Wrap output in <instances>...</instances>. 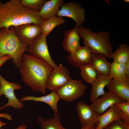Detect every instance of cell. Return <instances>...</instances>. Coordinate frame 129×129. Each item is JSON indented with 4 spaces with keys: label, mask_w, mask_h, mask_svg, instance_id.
Masks as SVG:
<instances>
[{
    "label": "cell",
    "mask_w": 129,
    "mask_h": 129,
    "mask_svg": "<svg viewBox=\"0 0 129 129\" xmlns=\"http://www.w3.org/2000/svg\"><path fill=\"white\" fill-rule=\"evenodd\" d=\"M113 61L117 63L125 64L129 60V46L126 44H120L112 57Z\"/></svg>",
    "instance_id": "cell-23"
},
{
    "label": "cell",
    "mask_w": 129,
    "mask_h": 129,
    "mask_svg": "<svg viewBox=\"0 0 129 129\" xmlns=\"http://www.w3.org/2000/svg\"><path fill=\"white\" fill-rule=\"evenodd\" d=\"M11 58L10 55H6L0 58V67H1L7 61L10 60Z\"/></svg>",
    "instance_id": "cell-29"
},
{
    "label": "cell",
    "mask_w": 129,
    "mask_h": 129,
    "mask_svg": "<svg viewBox=\"0 0 129 129\" xmlns=\"http://www.w3.org/2000/svg\"><path fill=\"white\" fill-rule=\"evenodd\" d=\"M57 16L63 17H70L75 22V26H82L85 19V10L81 5L75 2L64 3L61 6Z\"/></svg>",
    "instance_id": "cell-9"
},
{
    "label": "cell",
    "mask_w": 129,
    "mask_h": 129,
    "mask_svg": "<svg viewBox=\"0 0 129 129\" xmlns=\"http://www.w3.org/2000/svg\"><path fill=\"white\" fill-rule=\"evenodd\" d=\"M125 65V74L127 77L129 78V60L126 63Z\"/></svg>",
    "instance_id": "cell-31"
},
{
    "label": "cell",
    "mask_w": 129,
    "mask_h": 129,
    "mask_svg": "<svg viewBox=\"0 0 129 129\" xmlns=\"http://www.w3.org/2000/svg\"><path fill=\"white\" fill-rule=\"evenodd\" d=\"M46 0H21L20 1L24 6L39 12Z\"/></svg>",
    "instance_id": "cell-26"
},
{
    "label": "cell",
    "mask_w": 129,
    "mask_h": 129,
    "mask_svg": "<svg viewBox=\"0 0 129 129\" xmlns=\"http://www.w3.org/2000/svg\"><path fill=\"white\" fill-rule=\"evenodd\" d=\"M125 101L108 91L91 103L90 105L96 112L100 115L115 104Z\"/></svg>",
    "instance_id": "cell-12"
},
{
    "label": "cell",
    "mask_w": 129,
    "mask_h": 129,
    "mask_svg": "<svg viewBox=\"0 0 129 129\" xmlns=\"http://www.w3.org/2000/svg\"><path fill=\"white\" fill-rule=\"evenodd\" d=\"M80 68L82 78L88 83L91 84L99 75L97 71L90 64L84 65Z\"/></svg>",
    "instance_id": "cell-24"
},
{
    "label": "cell",
    "mask_w": 129,
    "mask_h": 129,
    "mask_svg": "<svg viewBox=\"0 0 129 129\" xmlns=\"http://www.w3.org/2000/svg\"><path fill=\"white\" fill-rule=\"evenodd\" d=\"M13 27L15 32L21 41L28 45L42 34L40 26L34 24H27Z\"/></svg>",
    "instance_id": "cell-11"
},
{
    "label": "cell",
    "mask_w": 129,
    "mask_h": 129,
    "mask_svg": "<svg viewBox=\"0 0 129 129\" xmlns=\"http://www.w3.org/2000/svg\"><path fill=\"white\" fill-rule=\"evenodd\" d=\"M92 52L87 46L81 47L74 52L66 56L68 61L74 67L80 68L81 66L90 64Z\"/></svg>",
    "instance_id": "cell-13"
},
{
    "label": "cell",
    "mask_w": 129,
    "mask_h": 129,
    "mask_svg": "<svg viewBox=\"0 0 129 129\" xmlns=\"http://www.w3.org/2000/svg\"><path fill=\"white\" fill-rule=\"evenodd\" d=\"M70 78L69 71L60 64L51 70L47 81L46 88L55 91L67 84Z\"/></svg>",
    "instance_id": "cell-8"
},
{
    "label": "cell",
    "mask_w": 129,
    "mask_h": 129,
    "mask_svg": "<svg viewBox=\"0 0 129 129\" xmlns=\"http://www.w3.org/2000/svg\"><path fill=\"white\" fill-rule=\"evenodd\" d=\"M61 117L57 113H54L53 117L45 119L39 115L37 118L40 129H66L62 125Z\"/></svg>",
    "instance_id": "cell-21"
},
{
    "label": "cell",
    "mask_w": 129,
    "mask_h": 129,
    "mask_svg": "<svg viewBox=\"0 0 129 129\" xmlns=\"http://www.w3.org/2000/svg\"><path fill=\"white\" fill-rule=\"evenodd\" d=\"M124 1L126 3H129V0H124Z\"/></svg>",
    "instance_id": "cell-35"
},
{
    "label": "cell",
    "mask_w": 129,
    "mask_h": 129,
    "mask_svg": "<svg viewBox=\"0 0 129 129\" xmlns=\"http://www.w3.org/2000/svg\"><path fill=\"white\" fill-rule=\"evenodd\" d=\"M115 105L121 111V119L125 125L129 127V102L117 103Z\"/></svg>",
    "instance_id": "cell-27"
},
{
    "label": "cell",
    "mask_w": 129,
    "mask_h": 129,
    "mask_svg": "<svg viewBox=\"0 0 129 129\" xmlns=\"http://www.w3.org/2000/svg\"><path fill=\"white\" fill-rule=\"evenodd\" d=\"M106 87L109 91L122 99L129 102V79H112Z\"/></svg>",
    "instance_id": "cell-14"
},
{
    "label": "cell",
    "mask_w": 129,
    "mask_h": 129,
    "mask_svg": "<svg viewBox=\"0 0 129 129\" xmlns=\"http://www.w3.org/2000/svg\"><path fill=\"white\" fill-rule=\"evenodd\" d=\"M87 87L82 80L70 78L67 84L55 91L60 99L70 102L84 96Z\"/></svg>",
    "instance_id": "cell-5"
},
{
    "label": "cell",
    "mask_w": 129,
    "mask_h": 129,
    "mask_svg": "<svg viewBox=\"0 0 129 129\" xmlns=\"http://www.w3.org/2000/svg\"><path fill=\"white\" fill-rule=\"evenodd\" d=\"M0 117L4 118L9 121L12 119V116L7 113H0Z\"/></svg>",
    "instance_id": "cell-30"
},
{
    "label": "cell",
    "mask_w": 129,
    "mask_h": 129,
    "mask_svg": "<svg viewBox=\"0 0 129 129\" xmlns=\"http://www.w3.org/2000/svg\"><path fill=\"white\" fill-rule=\"evenodd\" d=\"M42 21L38 12L24 6L20 0H11L0 7V29L27 24L40 26Z\"/></svg>",
    "instance_id": "cell-2"
},
{
    "label": "cell",
    "mask_w": 129,
    "mask_h": 129,
    "mask_svg": "<svg viewBox=\"0 0 129 129\" xmlns=\"http://www.w3.org/2000/svg\"><path fill=\"white\" fill-rule=\"evenodd\" d=\"M65 22L63 17L56 16L43 21L39 26L42 34L46 37L55 27Z\"/></svg>",
    "instance_id": "cell-22"
},
{
    "label": "cell",
    "mask_w": 129,
    "mask_h": 129,
    "mask_svg": "<svg viewBox=\"0 0 129 129\" xmlns=\"http://www.w3.org/2000/svg\"><path fill=\"white\" fill-rule=\"evenodd\" d=\"M125 64L113 62L111 63L109 75L112 79L126 80L129 78L126 76Z\"/></svg>",
    "instance_id": "cell-25"
},
{
    "label": "cell",
    "mask_w": 129,
    "mask_h": 129,
    "mask_svg": "<svg viewBox=\"0 0 129 129\" xmlns=\"http://www.w3.org/2000/svg\"><path fill=\"white\" fill-rule=\"evenodd\" d=\"M96 126L88 127L84 128H81V129H95Z\"/></svg>",
    "instance_id": "cell-34"
},
{
    "label": "cell",
    "mask_w": 129,
    "mask_h": 129,
    "mask_svg": "<svg viewBox=\"0 0 129 129\" xmlns=\"http://www.w3.org/2000/svg\"><path fill=\"white\" fill-rule=\"evenodd\" d=\"M106 56L102 54L92 53L90 64L96 69L99 74L109 75L111 63Z\"/></svg>",
    "instance_id": "cell-19"
},
{
    "label": "cell",
    "mask_w": 129,
    "mask_h": 129,
    "mask_svg": "<svg viewBox=\"0 0 129 129\" xmlns=\"http://www.w3.org/2000/svg\"><path fill=\"white\" fill-rule=\"evenodd\" d=\"M28 46L21 41L13 27L0 29V58L10 55L16 68H19L22 56Z\"/></svg>",
    "instance_id": "cell-3"
},
{
    "label": "cell",
    "mask_w": 129,
    "mask_h": 129,
    "mask_svg": "<svg viewBox=\"0 0 129 129\" xmlns=\"http://www.w3.org/2000/svg\"><path fill=\"white\" fill-rule=\"evenodd\" d=\"M75 27L83 39L85 45L90 48L92 53L102 54L107 58L112 59L113 52L110 39V32L102 31L95 32L82 26Z\"/></svg>",
    "instance_id": "cell-4"
},
{
    "label": "cell",
    "mask_w": 129,
    "mask_h": 129,
    "mask_svg": "<svg viewBox=\"0 0 129 129\" xmlns=\"http://www.w3.org/2000/svg\"><path fill=\"white\" fill-rule=\"evenodd\" d=\"M52 68L45 61L24 54L19 70L24 84L33 91L45 95L47 81Z\"/></svg>",
    "instance_id": "cell-1"
},
{
    "label": "cell",
    "mask_w": 129,
    "mask_h": 129,
    "mask_svg": "<svg viewBox=\"0 0 129 129\" xmlns=\"http://www.w3.org/2000/svg\"><path fill=\"white\" fill-rule=\"evenodd\" d=\"M76 110L81 128L96 126L99 115L91 106L80 101L76 105Z\"/></svg>",
    "instance_id": "cell-10"
},
{
    "label": "cell",
    "mask_w": 129,
    "mask_h": 129,
    "mask_svg": "<svg viewBox=\"0 0 129 129\" xmlns=\"http://www.w3.org/2000/svg\"><path fill=\"white\" fill-rule=\"evenodd\" d=\"M27 126L26 125L24 124H21L17 127L15 129H27ZM0 129H4L3 128H1Z\"/></svg>",
    "instance_id": "cell-32"
},
{
    "label": "cell",
    "mask_w": 129,
    "mask_h": 129,
    "mask_svg": "<svg viewBox=\"0 0 129 129\" xmlns=\"http://www.w3.org/2000/svg\"><path fill=\"white\" fill-rule=\"evenodd\" d=\"M64 3L63 0L47 1L38 12L41 19L43 21L45 20L57 15L59 8Z\"/></svg>",
    "instance_id": "cell-20"
},
{
    "label": "cell",
    "mask_w": 129,
    "mask_h": 129,
    "mask_svg": "<svg viewBox=\"0 0 129 129\" xmlns=\"http://www.w3.org/2000/svg\"><path fill=\"white\" fill-rule=\"evenodd\" d=\"M7 124L4 122H2L1 120L0 117V128L4 126L7 125Z\"/></svg>",
    "instance_id": "cell-33"
},
{
    "label": "cell",
    "mask_w": 129,
    "mask_h": 129,
    "mask_svg": "<svg viewBox=\"0 0 129 129\" xmlns=\"http://www.w3.org/2000/svg\"><path fill=\"white\" fill-rule=\"evenodd\" d=\"M46 37L42 34L38 37L29 45L27 51L33 57L45 61L54 68L57 65L50 55Z\"/></svg>",
    "instance_id": "cell-7"
},
{
    "label": "cell",
    "mask_w": 129,
    "mask_h": 129,
    "mask_svg": "<svg viewBox=\"0 0 129 129\" xmlns=\"http://www.w3.org/2000/svg\"><path fill=\"white\" fill-rule=\"evenodd\" d=\"M60 99L56 91H52L50 93L46 95L40 97L26 96L19 98V100L22 102L27 101H32L45 103L50 106L54 113H58L57 105Z\"/></svg>",
    "instance_id": "cell-18"
},
{
    "label": "cell",
    "mask_w": 129,
    "mask_h": 129,
    "mask_svg": "<svg viewBox=\"0 0 129 129\" xmlns=\"http://www.w3.org/2000/svg\"><path fill=\"white\" fill-rule=\"evenodd\" d=\"M112 79L109 75H98L91 84L90 100L91 103L105 93L104 88L109 83Z\"/></svg>",
    "instance_id": "cell-16"
},
{
    "label": "cell",
    "mask_w": 129,
    "mask_h": 129,
    "mask_svg": "<svg viewBox=\"0 0 129 129\" xmlns=\"http://www.w3.org/2000/svg\"><path fill=\"white\" fill-rule=\"evenodd\" d=\"M121 111L115 104L100 115L98 118L96 129L103 128L111 122L121 119Z\"/></svg>",
    "instance_id": "cell-17"
},
{
    "label": "cell",
    "mask_w": 129,
    "mask_h": 129,
    "mask_svg": "<svg viewBox=\"0 0 129 129\" xmlns=\"http://www.w3.org/2000/svg\"><path fill=\"white\" fill-rule=\"evenodd\" d=\"M2 5V4H1V1L0 0V7Z\"/></svg>",
    "instance_id": "cell-36"
},
{
    "label": "cell",
    "mask_w": 129,
    "mask_h": 129,
    "mask_svg": "<svg viewBox=\"0 0 129 129\" xmlns=\"http://www.w3.org/2000/svg\"><path fill=\"white\" fill-rule=\"evenodd\" d=\"M0 97L4 95L8 99L5 105L0 107V111L8 107H11L14 109H21L24 104L20 102L16 96L15 90L21 89L22 86L15 82H9L5 79L0 74Z\"/></svg>",
    "instance_id": "cell-6"
},
{
    "label": "cell",
    "mask_w": 129,
    "mask_h": 129,
    "mask_svg": "<svg viewBox=\"0 0 129 129\" xmlns=\"http://www.w3.org/2000/svg\"><path fill=\"white\" fill-rule=\"evenodd\" d=\"M95 129H103V128H100V129H96L95 128Z\"/></svg>",
    "instance_id": "cell-37"
},
{
    "label": "cell",
    "mask_w": 129,
    "mask_h": 129,
    "mask_svg": "<svg viewBox=\"0 0 129 129\" xmlns=\"http://www.w3.org/2000/svg\"><path fill=\"white\" fill-rule=\"evenodd\" d=\"M103 129H129L121 119L114 121L109 124Z\"/></svg>",
    "instance_id": "cell-28"
},
{
    "label": "cell",
    "mask_w": 129,
    "mask_h": 129,
    "mask_svg": "<svg viewBox=\"0 0 129 129\" xmlns=\"http://www.w3.org/2000/svg\"><path fill=\"white\" fill-rule=\"evenodd\" d=\"M81 38L75 27L65 31L62 43L64 50L70 54L75 52L81 47L80 43Z\"/></svg>",
    "instance_id": "cell-15"
}]
</instances>
